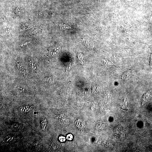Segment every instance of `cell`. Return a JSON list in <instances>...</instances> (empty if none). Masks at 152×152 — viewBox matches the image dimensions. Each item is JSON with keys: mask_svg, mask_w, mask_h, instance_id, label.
Instances as JSON below:
<instances>
[{"mask_svg": "<svg viewBox=\"0 0 152 152\" xmlns=\"http://www.w3.org/2000/svg\"><path fill=\"white\" fill-rule=\"evenodd\" d=\"M33 106L32 105H25L20 107L18 108L19 112L23 113H27L30 112L33 109Z\"/></svg>", "mask_w": 152, "mask_h": 152, "instance_id": "6da1fadb", "label": "cell"}, {"mask_svg": "<svg viewBox=\"0 0 152 152\" xmlns=\"http://www.w3.org/2000/svg\"><path fill=\"white\" fill-rule=\"evenodd\" d=\"M41 125L42 130L46 131L48 127V122L47 120L44 117H42L41 121Z\"/></svg>", "mask_w": 152, "mask_h": 152, "instance_id": "7a4b0ae2", "label": "cell"}, {"mask_svg": "<svg viewBox=\"0 0 152 152\" xmlns=\"http://www.w3.org/2000/svg\"><path fill=\"white\" fill-rule=\"evenodd\" d=\"M131 74V70H129L123 74L122 75V79L123 80H126L129 79Z\"/></svg>", "mask_w": 152, "mask_h": 152, "instance_id": "3957f363", "label": "cell"}, {"mask_svg": "<svg viewBox=\"0 0 152 152\" xmlns=\"http://www.w3.org/2000/svg\"><path fill=\"white\" fill-rule=\"evenodd\" d=\"M11 127L13 129H19L23 128V125L19 123H15L12 124L11 125Z\"/></svg>", "mask_w": 152, "mask_h": 152, "instance_id": "277c9868", "label": "cell"}, {"mask_svg": "<svg viewBox=\"0 0 152 152\" xmlns=\"http://www.w3.org/2000/svg\"><path fill=\"white\" fill-rule=\"evenodd\" d=\"M14 138L12 137L7 136L5 137L4 139V141L5 142H10L13 141Z\"/></svg>", "mask_w": 152, "mask_h": 152, "instance_id": "5b68a950", "label": "cell"}, {"mask_svg": "<svg viewBox=\"0 0 152 152\" xmlns=\"http://www.w3.org/2000/svg\"><path fill=\"white\" fill-rule=\"evenodd\" d=\"M59 140L60 142H65L66 139L65 137L62 136H61L59 137Z\"/></svg>", "mask_w": 152, "mask_h": 152, "instance_id": "8992f818", "label": "cell"}, {"mask_svg": "<svg viewBox=\"0 0 152 152\" xmlns=\"http://www.w3.org/2000/svg\"><path fill=\"white\" fill-rule=\"evenodd\" d=\"M66 138L67 140H72L73 138V135L72 134H70L67 135Z\"/></svg>", "mask_w": 152, "mask_h": 152, "instance_id": "52a82bcc", "label": "cell"}, {"mask_svg": "<svg viewBox=\"0 0 152 152\" xmlns=\"http://www.w3.org/2000/svg\"><path fill=\"white\" fill-rule=\"evenodd\" d=\"M150 69H152V55L150 56Z\"/></svg>", "mask_w": 152, "mask_h": 152, "instance_id": "ba28073f", "label": "cell"}, {"mask_svg": "<svg viewBox=\"0 0 152 152\" xmlns=\"http://www.w3.org/2000/svg\"><path fill=\"white\" fill-rule=\"evenodd\" d=\"M0 105H2V103H0ZM2 105H0V108H1V107H2Z\"/></svg>", "mask_w": 152, "mask_h": 152, "instance_id": "9c48e42d", "label": "cell"}, {"mask_svg": "<svg viewBox=\"0 0 152 152\" xmlns=\"http://www.w3.org/2000/svg\"><path fill=\"white\" fill-rule=\"evenodd\" d=\"M13 1H17L18 0H12Z\"/></svg>", "mask_w": 152, "mask_h": 152, "instance_id": "30bf717a", "label": "cell"}]
</instances>
